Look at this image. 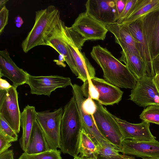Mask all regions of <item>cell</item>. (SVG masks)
I'll use <instances>...</instances> for the list:
<instances>
[{"label": "cell", "instance_id": "cell-1", "mask_svg": "<svg viewBox=\"0 0 159 159\" xmlns=\"http://www.w3.org/2000/svg\"><path fill=\"white\" fill-rule=\"evenodd\" d=\"M90 54L102 68L107 81L119 88L132 89L135 87L137 80L106 48L100 45L94 46Z\"/></svg>", "mask_w": 159, "mask_h": 159}, {"label": "cell", "instance_id": "cell-2", "mask_svg": "<svg viewBox=\"0 0 159 159\" xmlns=\"http://www.w3.org/2000/svg\"><path fill=\"white\" fill-rule=\"evenodd\" d=\"M82 124L74 96L65 106L60 128L61 152L74 157L78 156V146Z\"/></svg>", "mask_w": 159, "mask_h": 159}, {"label": "cell", "instance_id": "cell-3", "mask_svg": "<svg viewBox=\"0 0 159 159\" xmlns=\"http://www.w3.org/2000/svg\"><path fill=\"white\" fill-rule=\"evenodd\" d=\"M60 14L53 5L35 12L34 25L21 43L24 52L37 46L46 45L47 37L61 19Z\"/></svg>", "mask_w": 159, "mask_h": 159}, {"label": "cell", "instance_id": "cell-4", "mask_svg": "<svg viewBox=\"0 0 159 159\" xmlns=\"http://www.w3.org/2000/svg\"><path fill=\"white\" fill-rule=\"evenodd\" d=\"M63 111L62 107L53 111L49 110L37 112L36 120L40 126L50 149L60 148V128Z\"/></svg>", "mask_w": 159, "mask_h": 159}, {"label": "cell", "instance_id": "cell-5", "mask_svg": "<svg viewBox=\"0 0 159 159\" xmlns=\"http://www.w3.org/2000/svg\"><path fill=\"white\" fill-rule=\"evenodd\" d=\"M94 101L97 110L93 117L96 126L102 134L118 147L120 151L123 140L118 124L112 114L102 105Z\"/></svg>", "mask_w": 159, "mask_h": 159}, {"label": "cell", "instance_id": "cell-6", "mask_svg": "<svg viewBox=\"0 0 159 159\" xmlns=\"http://www.w3.org/2000/svg\"><path fill=\"white\" fill-rule=\"evenodd\" d=\"M16 88L12 85L7 90L0 89V116L17 134L20 131L21 112Z\"/></svg>", "mask_w": 159, "mask_h": 159}, {"label": "cell", "instance_id": "cell-7", "mask_svg": "<svg viewBox=\"0 0 159 159\" xmlns=\"http://www.w3.org/2000/svg\"><path fill=\"white\" fill-rule=\"evenodd\" d=\"M26 84L30 87L31 94L48 96L57 88L73 85L69 77L57 75L36 76L30 74Z\"/></svg>", "mask_w": 159, "mask_h": 159}, {"label": "cell", "instance_id": "cell-8", "mask_svg": "<svg viewBox=\"0 0 159 159\" xmlns=\"http://www.w3.org/2000/svg\"><path fill=\"white\" fill-rule=\"evenodd\" d=\"M87 40H103L108 31L105 25L84 12L80 13L70 27Z\"/></svg>", "mask_w": 159, "mask_h": 159}, {"label": "cell", "instance_id": "cell-9", "mask_svg": "<svg viewBox=\"0 0 159 159\" xmlns=\"http://www.w3.org/2000/svg\"><path fill=\"white\" fill-rule=\"evenodd\" d=\"M153 78L145 76L138 80L135 87L131 91L129 99L143 107L159 105V93Z\"/></svg>", "mask_w": 159, "mask_h": 159}, {"label": "cell", "instance_id": "cell-10", "mask_svg": "<svg viewBox=\"0 0 159 159\" xmlns=\"http://www.w3.org/2000/svg\"><path fill=\"white\" fill-rule=\"evenodd\" d=\"M85 5L87 13L105 26L118 20L115 0H88Z\"/></svg>", "mask_w": 159, "mask_h": 159}, {"label": "cell", "instance_id": "cell-11", "mask_svg": "<svg viewBox=\"0 0 159 159\" xmlns=\"http://www.w3.org/2000/svg\"><path fill=\"white\" fill-rule=\"evenodd\" d=\"M72 93L75 99L81 119L82 129H84L97 146L106 142H110L100 133L94 122L93 117L85 113L82 105L84 99L80 86L76 84H73Z\"/></svg>", "mask_w": 159, "mask_h": 159}, {"label": "cell", "instance_id": "cell-12", "mask_svg": "<svg viewBox=\"0 0 159 159\" xmlns=\"http://www.w3.org/2000/svg\"><path fill=\"white\" fill-rule=\"evenodd\" d=\"M141 19L152 61L159 54V8L143 16Z\"/></svg>", "mask_w": 159, "mask_h": 159}, {"label": "cell", "instance_id": "cell-13", "mask_svg": "<svg viewBox=\"0 0 159 159\" xmlns=\"http://www.w3.org/2000/svg\"><path fill=\"white\" fill-rule=\"evenodd\" d=\"M65 25L61 19L47 37L46 45L55 50L59 54L63 55L65 60L72 73L77 77L78 73L71 53L67 45L64 37Z\"/></svg>", "mask_w": 159, "mask_h": 159}, {"label": "cell", "instance_id": "cell-14", "mask_svg": "<svg viewBox=\"0 0 159 159\" xmlns=\"http://www.w3.org/2000/svg\"><path fill=\"white\" fill-rule=\"evenodd\" d=\"M120 152L123 154L143 159L159 157V142L125 139L122 141Z\"/></svg>", "mask_w": 159, "mask_h": 159}, {"label": "cell", "instance_id": "cell-15", "mask_svg": "<svg viewBox=\"0 0 159 159\" xmlns=\"http://www.w3.org/2000/svg\"><path fill=\"white\" fill-rule=\"evenodd\" d=\"M126 25L136 43L139 55L144 63L148 76L153 77L154 73L149 47L142 27L141 18Z\"/></svg>", "mask_w": 159, "mask_h": 159}, {"label": "cell", "instance_id": "cell-16", "mask_svg": "<svg viewBox=\"0 0 159 159\" xmlns=\"http://www.w3.org/2000/svg\"><path fill=\"white\" fill-rule=\"evenodd\" d=\"M29 75L15 64L6 49L0 51V78L7 77L12 82V85L17 88L26 84Z\"/></svg>", "mask_w": 159, "mask_h": 159}, {"label": "cell", "instance_id": "cell-17", "mask_svg": "<svg viewBox=\"0 0 159 159\" xmlns=\"http://www.w3.org/2000/svg\"><path fill=\"white\" fill-rule=\"evenodd\" d=\"M118 124L123 140L131 139L138 141H153L156 140L151 133L150 123L143 120L139 124H132L113 115Z\"/></svg>", "mask_w": 159, "mask_h": 159}, {"label": "cell", "instance_id": "cell-18", "mask_svg": "<svg viewBox=\"0 0 159 159\" xmlns=\"http://www.w3.org/2000/svg\"><path fill=\"white\" fill-rule=\"evenodd\" d=\"M64 37L75 62L78 73L77 78L83 82L95 77V70L91 65L85 53L82 52L72 42L64 31Z\"/></svg>", "mask_w": 159, "mask_h": 159}, {"label": "cell", "instance_id": "cell-19", "mask_svg": "<svg viewBox=\"0 0 159 159\" xmlns=\"http://www.w3.org/2000/svg\"><path fill=\"white\" fill-rule=\"evenodd\" d=\"M99 94L97 101L106 106L117 104L121 100L123 92L104 79L95 77L91 80Z\"/></svg>", "mask_w": 159, "mask_h": 159}, {"label": "cell", "instance_id": "cell-20", "mask_svg": "<svg viewBox=\"0 0 159 159\" xmlns=\"http://www.w3.org/2000/svg\"><path fill=\"white\" fill-rule=\"evenodd\" d=\"M106 26L114 35L116 43L120 46L123 50L139 55L135 41L126 25L119 24L116 22Z\"/></svg>", "mask_w": 159, "mask_h": 159}, {"label": "cell", "instance_id": "cell-21", "mask_svg": "<svg viewBox=\"0 0 159 159\" xmlns=\"http://www.w3.org/2000/svg\"><path fill=\"white\" fill-rule=\"evenodd\" d=\"M37 112L35 107L28 105L20 113V127L22 134L19 139L22 150L26 152L34 122L36 120Z\"/></svg>", "mask_w": 159, "mask_h": 159}, {"label": "cell", "instance_id": "cell-22", "mask_svg": "<svg viewBox=\"0 0 159 159\" xmlns=\"http://www.w3.org/2000/svg\"><path fill=\"white\" fill-rule=\"evenodd\" d=\"M50 149L44 133L37 120L34 122L26 152L29 154L39 153Z\"/></svg>", "mask_w": 159, "mask_h": 159}, {"label": "cell", "instance_id": "cell-23", "mask_svg": "<svg viewBox=\"0 0 159 159\" xmlns=\"http://www.w3.org/2000/svg\"><path fill=\"white\" fill-rule=\"evenodd\" d=\"M120 53L121 56L119 60L125 64L137 80L148 76L146 65L139 55L123 50Z\"/></svg>", "mask_w": 159, "mask_h": 159}, {"label": "cell", "instance_id": "cell-24", "mask_svg": "<svg viewBox=\"0 0 159 159\" xmlns=\"http://www.w3.org/2000/svg\"><path fill=\"white\" fill-rule=\"evenodd\" d=\"M159 8V0H138L129 16L119 24H128Z\"/></svg>", "mask_w": 159, "mask_h": 159}, {"label": "cell", "instance_id": "cell-25", "mask_svg": "<svg viewBox=\"0 0 159 159\" xmlns=\"http://www.w3.org/2000/svg\"><path fill=\"white\" fill-rule=\"evenodd\" d=\"M79 156L89 157L96 156L98 152L97 146L85 130L82 129L80 132L78 146Z\"/></svg>", "mask_w": 159, "mask_h": 159}, {"label": "cell", "instance_id": "cell-26", "mask_svg": "<svg viewBox=\"0 0 159 159\" xmlns=\"http://www.w3.org/2000/svg\"><path fill=\"white\" fill-rule=\"evenodd\" d=\"M143 120L159 125V105H152L147 107L139 116Z\"/></svg>", "mask_w": 159, "mask_h": 159}, {"label": "cell", "instance_id": "cell-27", "mask_svg": "<svg viewBox=\"0 0 159 159\" xmlns=\"http://www.w3.org/2000/svg\"><path fill=\"white\" fill-rule=\"evenodd\" d=\"M61 152L59 150L52 149L43 152L34 154H29L24 152L18 159H62Z\"/></svg>", "mask_w": 159, "mask_h": 159}, {"label": "cell", "instance_id": "cell-28", "mask_svg": "<svg viewBox=\"0 0 159 159\" xmlns=\"http://www.w3.org/2000/svg\"><path fill=\"white\" fill-rule=\"evenodd\" d=\"M98 148L97 157H111L118 156L120 154L119 149L110 142L102 143Z\"/></svg>", "mask_w": 159, "mask_h": 159}, {"label": "cell", "instance_id": "cell-29", "mask_svg": "<svg viewBox=\"0 0 159 159\" xmlns=\"http://www.w3.org/2000/svg\"><path fill=\"white\" fill-rule=\"evenodd\" d=\"M80 87L84 97L87 98L90 97L94 100H98L99 97L98 92L91 80H87L83 82Z\"/></svg>", "mask_w": 159, "mask_h": 159}, {"label": "cell", "instance_id": "cell-30", "mask_svg": "<svg viewBox=\"0 0 159 159\" xmlns=\"http://www.w3.org/2000/svg\"><path fill=\"white\" fill-rule=\"evenodd\" d=\"M65 32L74 45L78 48L81 50L84 43L86 41L85 39L80 34L72 29L70 27L65 26Z\"/></svg>", "mask_w": 159, "mask_h": 159}, {"label": "cell", "instance_id": "cell-31", "mask_svg": "<svg viewBox=\"0 0 159 159\" xmlns=\"http://www.w3.org/2000/svg\"><path fill=\"white\" fill-rule=\"evenodd\" d=\"M0 133L13 139L15 141L18 140L17 134L1 116H0Z\"/></svg>", "mask_w": 159, "mask_h": 159}, {"label": "cell", "instance_id": "cell-32", "mask_svg": "<svg viewBox=\"0 0 159 159\" xmlns=\"http://www.w3.org/2000/svg\"><path fill=\"white\" fill-rule=\"evenodd\" d=\"M138 0H127L125 8L119 19L116 22L117 23L120 24L129 16L134 9Z\"/></svg>", "mask_w": 159, "mask_h": 159}, {"label": "cell", "instance_id": "cell-33", "mask_svg": "<svg viewBox=\"0 0 159 159\" xmlns=\"http://www.w3.org/2000/svg\"><path fill=\"white\" fill-rule=\"evenodd\" d=\"M82 107L85 113L92 116L97 110V106L95 103L93 99L90 97L84 99L82 103Z\"/></svg>", "mask_w": 159, "mask_h": 159}, {"label": "cell", "instance_id": "cell-34", "mask_svg": "<svg viewBox=\"0 0 159 159\" xmlns=\"http://www.w3.org/2000/svg\"><path fill=\"white\" fill-rule=\"evenodd\" d=\"M14 142L13 139L0 133V154L8 150L12 145L11 143Z\"/></svg>", "mask_w": 159, "mask_h": 159}, {"label": "cell", "instance_id": "cell-35", "mask_svg": "<svg viewBox=\"0 0 159 159\" xmlns=\"http://www.w3.org/2000/svg\"><path fill=\"white\" fill-rule=\"evenodd\" d=\"M9 11L6 6L0 9V35L8 24Z\"/></svg>", "mask_w": 159, "mask_h": 159}, {"label": "cell", "instance_id": "cell-36", "mask_svg": "<svg viewBox=\"0 0 159 159\" xmlns=\"http://www.w3.org/2000/svg\"><path fill=\"white\" fill-rule=\"evenodd\" d=\"M115 1L119 19L125 8L127 0H115Z\"/></svg>", "mask_w": 159, "mask_h": 159}, {"label": "cell", "instance_id": "cell-37", "mask_svg": "<svg viewBox=\"0 0 159 159\" xmlns=\"http://www.w3.org/2000/svg\"><path fill=\"white\" fill-rule=\"evenodd\" d=\"M152 64L155 75L159 74V54L153 59Z\"/></svg>", "mask_w": 159, "mask_h": 159}, {"label": "cell", "instance_id": "cell-38", "mask_svg": "<svg viewBox=\"0 0 159 159\" xmlns=\"http://www.w3.org/2000/svg\"><path fill=\"white\" fill-rule=\"evenodd\" d=\"M13 150H7L0 154V159H14Z\"/></svg>", "mask_w": 159, "mask_h": 159}, {"label": "cell", "instance_id": "cell-39", "mask_svg": "<svg viewBox=\"0 0 159 159\" xmlns=\"http://www.w3.org/2000/svg\"><path fill=\"white\" fill-rule=\"evenodd\" d=\"M11 85L6 80L0 78V89L7 90L11 88Z\"/></svg>", "mask_w": 159, "mask_h": 159}, {"label": "cell", "instance_id": "cell-40", "mask_svg": "<svg viewBox=\"0 0 159 159\" xmlns=\"http://www.w3.org/2000/svg\"><path fill=\"white\" fill-rule=\"evenodd\" d=\"M54 61L56 62V64L58 65L64 67L66 66V65L64 62L65 61L64 57L61 54H59L58 60H55Z\"/></svg>", "mask_w": 159, "mask_h": 159}, {"label": "cell", "instance_id": "cell-41", "mask_svg": "<svg viewBox=\"0 0 159 159\" xmlns=\"http://www.w3.org/2000/svg\"><path fill=\"white\" fill-rule=\"evenodd\" d=\"M153 80L159 93V74L155 75L153 78Z\"/></svg>", "mask_w": 159, "mask_h": 159}, {"label": "cell", "instance_id": "cell-42", "mask_svg": "<svg viewBox=\"0 0 159 159\" xmlns=\"http://www.w3.org/2000/svg\"><path fill=\"white\" fill-rule=\"evenodd\" d=\"M15 24L19 23L22 25L23 23V21L20 16H17L15 18Z\"/></svg>", "mask_w": 159, "mask_h": 159}, {"label": "cell", "instance_id": "cell-43", "mask_svg": "<svg viewBox=\"0 0 159 159\" xmlns=\"http://www.w3.org/2000/svg\"><path fill=\"white\" fill-rule=\"evenodd\" d=\"M120 154L118 156L111 157H98L97 158L98 159H123L120 156Z\"/></svg>", "mask_w": 159, "mask_h": 159}, {"label": "cell", "instance_id": "cell-44", "mask_svg": "<svg viewBox=\"0 0 159 159\" xmlns=\"http://www.w3.org/2000/svg\"><path fill=\"white\" fill-rule=\"evenodd\" d=\"M120 156L123 159H136L135 157L124 154H120Z\"/></svg>", "mask_w": 159, "mask_h": 159}, {"label": "cell", "instance_id": "cell-45", "mask_svg": "<svg viewBox=\"0 0 159 159\" xmlns=\"http://www.w3.org/2000/svg\"><path fill=\"white\" fill-rule=\"evenodd\" d=\"M74 157V159H98L96 156L89 157H81L78 156Z\"/></svg>", "mask_w": 159, "mask_h": 159}, {"label": "cell", "instance_id": "cell-46", "mask_svg": "<svg viewBox=\"0 0 159 159\" xmlns=\"http://www.w3.org/2000/svg\"><path fill=\"white\" fill-rule=\"evenodd\" d=\"M8 0H1L0 1V9H1L4 6Z\"/></svg>", "mask_w": 159, "mask_h": 159}, {"label": "cell", "instance_id": "cell-47", "mask_svg": "<svg viewBox=\"0 0 159 159\" xmlns=\"http://www.w3.org/2000/svg\"><path fill=\"white\" fill-rule=\"evenodd\" d=\"M143 159H159V157H154V158H145Z\"/></svg>", "mask_w": 159, "mask_h": 159}]
</instances>
